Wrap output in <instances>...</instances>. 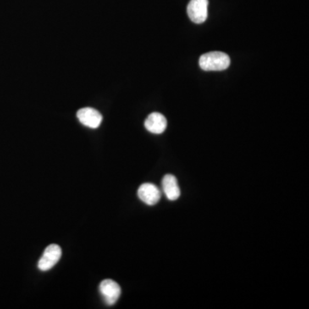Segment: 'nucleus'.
I'll return each instance as SVG.
<instances>
[{
	"label": "nucleus",
	"mask_w": 309,
	"mask_h": 309,
	"mask_svg": "<svg viewBox=\"0 0 309 309\" xmlns=\"http://www.w3.org/2000/svg\"><path fill=\"white\" fill-rule=\"evenodd\" d=\"M230 58L223 52H211L202 55L200 58V67L206 72H219L228 68Z\"/></svg>",
	"instance_id": "obj_1"
},
{
	"label": "nucleus",
	"mask_w": 309,
	"mask_h": 309,
	"mask_svg": "<svg viewBox=\"0 0 309 309\" xmlns=\"http://www.w3.org/2000/svg\"><path fill=\"white\" fill-rule=\"evenodd\" d=\"M167 119L162 113H152L145 119V127L150 133L161 134L167 128Z\"/></svg>",
	"instance_id": "obj_7"
},
{
	"label": "nucleus",
	"mask_w": 309,
	"mask_h": 309,
	"mask_svg": "<svg viewBox=\"0 0 309 309\" xmlns=\"http://www.w3.org/2000/svg\"><path fill=\"white\" fill-rule=\"evenodd\" d=\"M208 0H191L188 6V17L194 23H204L208 17Z\"/></svg>",
	"instance_id": "obj_3"
},
{
	"label": "nucleus",
	"mask_w": 309,
	"mask_h": 309,
	"mask_svg": "<svg viewBox=\"0 0 309 309\" xmlns=\"http://www.w3.org/2000/svg\"><path fill=\"white\" fill-rule=\"evenodd\" d=\"M77 117L81 124L92 129L98 128L102 121V115L92 107H84L78 110Z\"/></svg>",
	"instance_id": "obj_5"
},
{
	"label": "nucleus",
	"mask_w": 309,
	"mask_h": 309,
	"mask_svg": "<svg viewBox=\"0 0 309 309\" xmlns=\"http://www.w3.org/2000/svg\"><path fill=\"white\" fill-rule=\"evenodd\" d=\"M162 185L163 192L168 200L174 201L179 199L180 196V189L176 177L173 174H166L162 179Z\"/></svg>",
	"instance_id": "obj_8"
},
{
	"label": "nucleus",
	"mask_w": 309,
	"mask_h": 309,
	"mask_svg": "<svg viewBox=\"0 0 309 309\" xmlns=\"http://www.w3.org/2000/svg\"><path fill=\"white\" fill-rule=\"evenodd\" d=\"M138 196L146 205H155L159 202L161 192L159 188L154 184L145 183L139 187Z\"/></svg>",
	"instance_id": "obj_6"
},
{
	"label": "nucleus",
	"mask_w": 309,
	"mask_h": 309,
	"mask_svg": "<svg viewBox=\"0 0 309 309\" xmlns=\"http://www.w3.org/2000/svg\"><path fill=\"white\" fill-rule=\"evenodd\" d=\"M101 295L103 296L105 302L112 306L116 303L121 294V289L118 283L111 279H105L101 282L99 287Z\"/></svg>",
	"instance_id": "obj_4"
},
{
	"label": "nucleus",
	"mask_w": 309,
	"mask_h": 309,
	"mask_svg": "<svg viewBox=\"0 0 309 309\" xmlns=\"http://www.w3.org/2000/svg\"><path fill=\"white\" fill-rule=\"evenodd\" d=\"M62 251L60 246L56 244H51L46 248L44 254L38 262V268L42 272H46L58 263L60 260Z\"/></svg>",
	"instance_id": "obj_2"
}]
</instances>
